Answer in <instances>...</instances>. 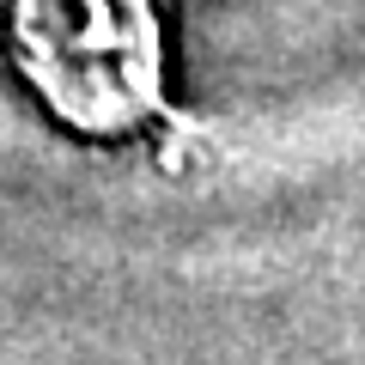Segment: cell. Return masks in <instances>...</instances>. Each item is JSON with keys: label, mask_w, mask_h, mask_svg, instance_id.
<instances>
[{"label": "cell", "mask_w": 365, "mask_h": 365, "mask_svg": "<svg viewBox=\"0 0 365 365\" xmlns=\"http://www.w3.org/2000/svg\"><path fill=\"white\" fill-rule=\"evenodd\" d=\"M25 79L86 134L134 128L158 98V19L146 0H13Z\"/></svg>", "instance_id": "1"}]
</instances>
